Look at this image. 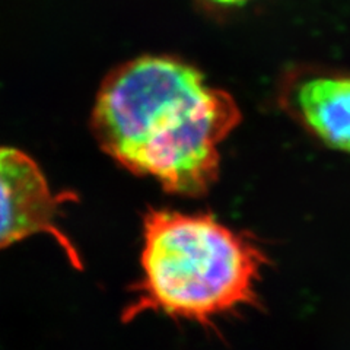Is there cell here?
Wrapping results in <instances>:
<instances>
[{
	"mask_svg": "<svg viewBox=\"0 0 350 350\" xmlns=\"http://www.w3.org/2000/svg\"><path fill=\"white\" fill-rule=\"evenodd\" d=\"M241 122L234 98L194 66L168 56L130 60L98 91L92 129L120 165L174 194L207 193L219 175V145Z\"/></svg>",
	"mask_w": 350,
	"mask_h": 350,
	"instance_id": "1",
	"label": "cell"
},
{
	"mask_svg": "<svg viewBox=\"0 0 350 350\" xmlns=\"http://www.w3.org/2000/svg\"><path fill=\"white\" fill-rule=\"evenodd\" d=\"M212 6L221 8V9H232V8H239L248 3L250 0H207Z\"/></svg>",
	"mask_w": 350,
	"mask_h": 350,
	"instance_id": "5",
	"label": "cell"
},
{
	"mask_svg": "<svg viewBox=\"0 0 350 350\" xmlns=\"http://www.w3.org/2000/svg\"><path fill=\"white\" fill-rule=\"evenodd\" d=\"M137 298L126 319L161 311L203 324L253 305L257 280L267 262L247 235L212 215L152 209L144 221V250Z\"/></svg>",
	"mask_w": 350,
	"mask_h": 350,
	"instance_id": "2",
	"label": "cell"
},
{
	"mask_svg": "<svg viewBox=\"0 0 350 350\" xmlns=\"http://www.w3.org/2000/svg\"><path fill=\"white\" fill-rule=\"evenodd\" d=\"M70 196L54 194L38 163L25 152L0 148V248L31 235H50L81 270L75 244L59 226L60 207Z\"/></svg>",
	"mask_w": 350,
	"mask_h": 350,
	"instance_id": "3",
	"label": "cell"
},
{
	"mask_svg": "<svg viewBox=\"0 0 350 350\" xmlns=\"http://www.w3.org/2000/svg\"><path fill=\"white\" fill-rule=\"evenodd\" d=\"M278 104L315 140L350 155V73L292 66L282 75Z\"/></svg>",
	"mask_w": 350,
	"mask_h": 350,
	"instance_id": "4",
	"label": "cell"
}]
</instances>
